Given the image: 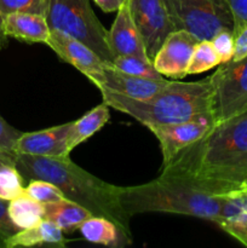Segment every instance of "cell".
Listing matches in <instances>:
<instances>
[{
  "label": "cell",
  "mask_w": 247,
  "mask_h": 248,
  "mask_svg": "<svg viewBox=\"0 0 247 248\" xmlns=\"http://www.w3.org/2000/svg\"><path fill=\"white\" fill-rule=\"evenodd\" d=\"M161 174L215 196L247 188V110L216 123L162 166Z\"/></svg>",
  "instance_id": "6da1fadb"
},
{
  "label": "cell",
  "mask_w": 247,
  "mask_h": 248,
  "mask_svg": "<svg viewBox=\"0 0 247 248\" xmlns=\"http://www.w3.org/2000/svg\"><path fill=\"white\" fill-rule=\"evenodd\" d=\"M16 169L24 182L43 179L55 184L65 199L86 208L92 216L108 218L132 237L131 217L120 203V186L97 178L69 156L16 154Z\"/></svg>",
  "instance_id": "7a4b0ae2"
},
{
  "label": "cell",
  "mask_w": 247,
  "mask_h": 248,
  "mask_svg": "<svg viewBox=\"0 0 247 248\" xmlns=\"http://www.w3.org/2000/svg\"><path fill=\"white\" fill-rule=\"evenodd\" d=\"M106 104L132 116L142 125H164L191 120L212 113L210 75L196 82L171 81L155 96L133 99L110 90L99 89Z\"/></svg>",
  "instance_id": "3957f363"
},
{
  "label": "cell",
  "mask_w": 247,
  "mask_h": 248,
  "mask_svg": "<svg viewBox=\"0 0 247 248\" xmlns=\"http://www.w3.org/2000/svg\"><path fill=\"white\" fill-rule=\"evenodd\" d=\"M220 202L219 195L202 193L185 182L165 174H160L149 183L120 186V203L130 217L161 212L216 222Z\"/></svg>",
  "instance_id": "277c9868"
},
{
  "label": "cell",
  "mask_w": 247,
  "mask_h": 248,
  "mask_svg": "<svg viewBox=\"0 0 247 248\" xmlns=\"http://www.w3.org/2000/svg\"><path fill=\"white\" fill-rule=\"evenodd\" d=\"M45 17L51 31L81 41L104 62L113 63L114 55L108 44V31L97 18L90 0H47Z\"/></svg>",
  "instance_id": "5b68a950"
},
{
  "label": "cell",
  "mask_w": 247,
  "mask_h": 248,
  "mask_svg": "<svg viewBox=\"0 0 247 248\" xmlns=\"http://www.w3.org/2000/svg\"><path fill=\"white\" fill-rule=\"evenodd\" d=\"M173 31H185L199 40H211L224 29H234L227 0H164Z\"/></svg>",
  "instance_id": "8992f818"
},
{
  "label": "cell",
  "mask_w": 247,
  "mask_h": 248,
  "mask_svg": "<svg viewBox=\"0 0 247 248\" xmlns=\"http://www.w3.org/2000/svg\"><path fill=\"white\" fill-rule=\"evenodd\" d=\"M210 80L216 123L247 110V56L219 64Z\"/></svg>",
  "instance_id": "52a82bcc"
},
{
  "label": "cell",
  "mask_w": 247,
  "mask_h": 248,
  "mask_svg": "<svg viewBox=\"0 0 247 248\" xmlns=\"http://www.w3.org/2000/svg\"><path fill=\"white\" fill-rule=\"evenodd\" d=\"M131 16L153 62L162 43L173 31L164 0H127Z\"/></svg>",
  "instance_id": "ba28073f"
},
{
  "label": "cell",
  "mask_w": 247,
  "mask_h": 248,
  "mask_svg": "<svg viewBox=\"0 0 247 248\" xmlns=\"http://www.w3.org/2000/svg\"><path fill=\"white\" fill-rule=\"evenodd\" d=\"M215 125V116L213 114H208L183 123L150 125L148 128L159 140L162 154V166H165L182 150L205 136Z\"/></svg>",
  "instance_id": "9c48e42d"
},
{
  "label": "cell",
  "mask_w": 247,
  "mask_h": 248,
  "mask_svg": "<svg viewBox=\"0 0 247 248\" xmlns=\"http://www.w3.org/2000/svg\"><path fill=\"white\" fill-rule=\"evenodd\" d=\"M46 45L52 48L61 60L69 63L81 74L89 78L90 81L93 82L98 89L103 86L107 62H104L91 47L57 31H51Z\"/></svg>",
  "instance_id": "30bf717a"
},
{
  "label": "cell",
  "mask_w": 247,
  "mask_h": 248,
  "mask_svg": "<svg viewBox=\"0 0 247 248\" xmlns=\"http://www.w3.org/2000/svg\"><path fill=\"white\" fill-rule=\"evenodd\" d=\"M199 39L185 31H173L167 35L153 58L155 69L162 77L178 80L188 75V67Z\"/></svg>",
  "instance_id": "8fae6325"
},
{
  "label": "cell",
  "mask_w": 247,
  "mask_h": 248,
  "mask_svg": "<svg viewBox=\"0 0 247 248\" xmlns=\"http://www.w3.org/2000/svg\"><path fill=\"white\" fill-rule=\"evenodd\" d=\"M70 127L72 123H65L35 132L22 133L15 143L14 152L38 156H69L67 143Z\"/></svg>",
  "instance_id": "7c38bea8"
},
{
  "label": "cell",
  "mask_w": 247,
  "mask_h": 248,
  "mask_svg": "<svg viewBox=\"0 0 247 248\" xmlns=\"http://www.w3.org/2000/svg\"><path fill=\"white\" fill-rule=\"evenodd\" d=\"M108 44L114 58L116 56H135L150 61L139 31L131 16L127 0L116 11L115 19L108 31Z\"/></svg>",
  "instance_id": "4fadbf2b"
},
{
  "label": "cell",
  "mask_w": 247,
  "mask_h": 248,
  "mask_svg": "<svg viewBox=\"0 0 247 248\" xmlns=\"http://www.w3.org/2000/svg\"><path fill=\"white\" fill-rule=\"evenodd\" d=\"M219 196L222 202L215 223L247 247V188Z\"/></svg>",
  "instance_id": "5bb4252c"
},
{
  "label": "cell",
  "mask_w": 247,
  "mask_h": 248,
  "mask_svg": "<svg viewBox=\"0 0 247 248\" xmlns=\"http://www.w3.org/2000/svg\"><path fill=\"white\" fill-rule=\"evenodd\" d=\"M169 81L170 80L166 79H147L126 74L107 63L104 68V84L102 87L133 99H148L155 96Z\"/></svg>",
  "instance_id": "9a60e30c"
},
{
  "label": "cell",
  "mask_w": 247,
  "mask_h": 248,
  "mask_svg": "<svg viewBox=\"0 0 247 248\" xmlns=\"http://www.w3.org/2000/svg\"><path fill=\"white\" fill-rule=\"evenodd\" d=\"M4 31L9 38L29 44H46L51 33L45 16L26 12H15L4 16Z\"/></svg>",
  "instance_id": "2e32d148"
},
{
  "label": "cell",
  "mask_w": 247,
  "mask_h": 248,
  "mask_svg": "<svg viewBox=\"0 0 247 248\" xmlns=\"http://www.w3.org/2000/svg\"><path fill=\"white\" fill-rule=\"evenodd\" d=\"M67 240L63 232L47 219H43L34 227L18 230L15 235L5 240V247H64Z\"/></svg>",
  "instance_id": "e0dca14e"
},
{
  "label": "cell",
  "mask_w": 247,
  "mask_h": 248,
  "mask_svg": "<svg viewBox=\"0 0 247 248\" xmlns=\"http://www.w3.org/2000/svg\"><path fill=\"white\" fill-rule=\"evenodd\" d=\"M82 237L91 244L104 245L108 247H125L132 244V237L126 235L110 219L92 216L79 228Z\"/></svg>",
  "instance_id": "ac0fdd59"
},
{
  "label": "cell",
  "mask_w": 247,
  "mask_h": 248,
  "mask_svg": "<svg viewBox=\"0 0 247 248\" xmlns=\"http://www.w3.org/2000/svg\"><path fill=\"white\" fill-rule=\"evenodd\" d=\"M44 219L55 223L63 232H73L79 230L80 225L92 217L91 213L82 206L63 199L56 202L43 203Z\"/></svg>",
  "instance_id": "d6986e66"
},
{
  "label": "cell",
  "mask_w": 247,
  "mask_h": 248,
  "mask_svg": "<svg viewBox=\"0 0 247 248\" xmlns=\"http://www.w3.org/2000/svg\"><path fill=\"white\" fill-rule=\"evenodd\" d=\"M109 119H110L109 106L103 102L99 106L94 107L93 109L87 111L79 120L73 121L67 143L69 154L74 148H77V145L89 140L94 133L98 132L108 123Z\"/></svg>",
  "instance_id": "ffe728a7"
},
{
  "label": "cell",
  "mask_w": 247,
  "mask_h": 248,
  "mask_svg": "<svg viewBox=\"0 0 247 248\" xmlns=\"http://www.w3.org/2000/svg\"><path fill=\"white\" fill-rule=\"evenodd\" d=\"M10 219L19 230L34 227L44 219V206L26 193L9 201L7 207Z\"/></svg>",
  "instance_id": "44dd1931"
},
{
  "label": "cell",
  "mask_w": 247,
  "mask_h": 248,
  "mask_svg": "<svg viewBox=\"0 0 247 248\" xmlns=\"http://www.w3.org/2000/svg\"><path fill=\"white\" fill-rule=\"evenodd\" d=\"M114 68L126 73L147 79H165L156 69L152 61L143 60L135 56H116L111 63Z\"/></svg>",
  "instance_id": "7402d4cb"
},
{
  "label": "cell",
  "mask_w": 247,
  "mask_h": 248,
  "mask_svg": "<svg viewBox=\"0 0 247 248\" xmlns=\"http://www.w3.org/2000/svg\"><path fill=\"white\" fill-rule=\"evenodd\" d=\"M220 64L211 40H200L196 44L188 67V74H201Z\"/></svg>",
  "instance_id": "603a6c76"
},
{
  "label": "cell",
  "mask_w": 247,
  "mask_h": 248,
  "mask_svg": "<svg viewBox=\"0 0 247 248\" xmlns=\"http://www.w3.org/2000/svg\"><path fill=\"white\" fill-rule=\"evenodd\" d=\"M26 193L24 179L16 166L0 169V199L11 201Z\"/></svg>",
  "instance_id": "cb8c5ba5"
},
{
  "label": "cell",
  "mask_w": 247,
  "mask_h": 248,
  "mask_svg": "<svg viewBox=\"0 0 247 248\" xmlns=\"http://www.w3.org/2000/svg\"><path fill=\"white\" fill-rule=\"evenodd\" d=\"M26 194L40 203L56 202L65 199L62 191L55 184L43 179L29 181L26 186Z\"/></svg>",
  "instance_id": "d4e9b609"
},
{
  "label": "cell",
  "mask_w": 247,
  "mask_h": 248,
  "mask_svg": "<svg viewBox=\"0 0 247 248\" xmlns=\"http://www.w3.org/2000/svg\"><path fill=\"white\" fill-rule=\"evenodd\" d=\"M47 9V0H0V14L2 16L26 12L45 16Z\"/></svg>",
  "instance_id": "484cf974"
},
{
  "label": "cell",
  "mask_w": 247,
  "mask_h": 248,
  "mask_svg": "<svg viewBox=\"0 0 247 248\" xmlns=\"http://www.w3.org/2000/svg\"><path fill=\"white\" fill-rule=\"evenodd\" d=\"M211 43H212L213 47H215L216 52H217L218 57H219L220 64L230 62L232 60L235 50L234 31H230V29H224V31L216 34L211 39Z\"/></svg>",
  "instance_id": "4316f807"
},
{
  "label": "cell",
  "mask_w": 247,
  "mask_h": 248,
  "mask_svg": "<svg viewBox=\"0 0 247 248\" xmlns=\"http://www.w3.org/2000/svg\"><path fill=\"white\" fill-rule=\"evenodd\" d=\"M232 19H234V34L247 24V0H228Z\"/></svg>",
  "instance_id": "83f0119b"
},
{
  "label": "cell",
  "mask_w": 247,
  "mask_h": 248,
  "mask_svg": "<svg viewBox=\"0 0 247 248\" xmlns=\"http://www.w3.org/2000/svg\"><path fill=\"white\" fill-rule=\"evenodd\" d=\"M22 135L21 131L12 127L10 124H7L4 119L0 116V148L6 150H12L16 140H18L19 136Z\"/></svg>",
  "instance_id": "f1b7e54d"
},
{
  "label": "cell",
  "mask_w": 247,
  "mask_h": 248,
  "mask_svg": "<svg viewBox=\"0 0 247 248\" xmlns=\"http://www.w3.org/2000/svg\"><path fill=\"white\" fill-rule=\"evenodd\" d=\"M7 207H9V201L0 199V236L4 240L9 239L19 230L10 219Z\"/></svg>",
  "instance_id": "f546056e"
},
{
  "label": "cell",
  "mask_w": 247,
  "mask_h": 248,
  "mask_svg": "<svg viewBox=\"0 0 247 248\" xmlns=\"http://www.w3.org/2000/svg\"><path fill=\"white\" fill-rule=\"evenodd\" d=\"M235 36V50L232 61L242 60L247 56V24L242 27Z\"/></svg>",
  "instance_id": "4dcf8cb0"
},
{
  "label": "cell",
  "mask_w": 247,
  "mask_h": 248,
  "mask_svg": "<svg viewBox=\"0 0 247 248\" xmlns=\"http://www.w3.org/2000/svg\"><path fill=\"white\" fill-rule=\"evenodd\" d=\"M97 6L104 12H114L118 11L126 0H93Z\"/></svg>",
  "instance_id": "1f68e13d"
},
{
  "label": "cell",
  "mask_w": 247,
  "mask_h": 248,
  "mask_svg": "<svg viewBox=\"0 0 247 248\" xmlns=\"http://www.w3.org/2000/svg\"><path fill=\"white\" fill-rule=\"evenodd\" d=\"M5 166H16V153L0 148V169Z\"/></svg>",
  "instance_id": "d6a6232c"
},
{
  "label": "cell",
  "mask_w": 247,
  "mask_h": 248,
  "mask_svg": "<svg viewBox=\"0 0 247 248\" xmlns=\"http://www.w3.org/2000/svg\"><path fill=\"white\" fill-rule=\"evenodd\" d=\"M9 44V36L4 31V16L0 14V50L5 48Z\"/></svg>",
  "instance_id": "836d02e7"
},
{
  "label": "cell",
  "mask_w": 247,
  "mask_h": 248,
  "mask_svg": "<svg viewBox=\"0 0 247 248\" xmlns=\"http://www.w3.org/2000/svg\"><path fill=\"white\" fill-rule=\"evenodd\" d=\"M0 247H5V240L0 236Z\"/></svg>",
  "instance_id": "e575fe53"
},
{
  "label": "cell",
  "mask_w": 247,
  "mask_h": 248,
  "mask_svg": "<svg viewBox=\"0 0 247 248\" xmlns=\"http://www.w3.org/2000/svg\"><path fill=\"white\" fill-rule=\"evenodd\" d=\"M227 1H228V0H227Z\"/></svg>",
  "instance_id": "d590c367"
}]
</instances>
